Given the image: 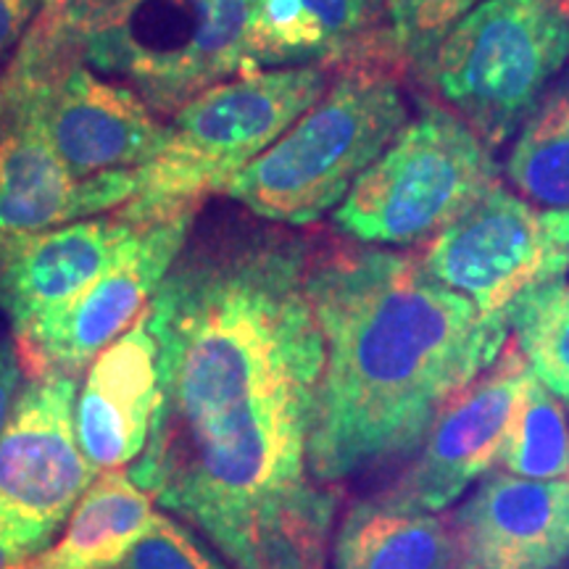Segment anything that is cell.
<instances>
[{"label": "cell", "mask_w": 569, "mask_h": 569, "mask_svg": "<svg viewBox=\"0 0 569 569\" xmlns=\"http://www.w3.org/2000/svg\"><path fill=\"white\" fill-rule=\"evenodd\" d=\"M309 261L282 232L213 234L146 311L159 393L130 478L234 569H322L336 522L309 467L327 359Z\"/></svg>", "instance_id": "obj_1"}, {"label": "cell", "mask_w": 569, "mask_h": 569, "mask_svg": "<svg viewBox=\"0 0 569 569\" xmlns=\"http://www.w3.org/2000/svg\"><path fill=\"white\" fill-rule=\"evenodd\" d=\"M325 336L309 467L330 488L419 448L451 398L501 356L509 327L411 256L340 248L306 272Z\"/></svg>", "instance_id": "obj_2"}, {"label": "cell", "mask_w": 569, "mask_h": 569, "mask_svg": "<svg viewBox=\"0 0 569 569\" xmlns=\"http://www.w3.org/2000/svg\"><path fill=\"white\" fill-rule=\"evenodd\" d=\"M251 0H42L32 30L63 59L174 113L246 74Z\"/></svg>", "instance_id": "obj_3"}, {"label": "cell", "mask_w": 569, "mask_h": 569, "mask_svg": "<svg viewBox=\"0 0 569 569\" xmlns=\"http://www.w3.org/2000/svg\"><path fill=\"white\" fill-rule=\"evenodd\" d=\"M327 88V67H284L248 71L201 90L172 113L167 142L138 169V196L122 211L138 224L198 211L206 196L224 193Z\"/></svg>", "instance_id": "obj_4"}, {"label": "cell", "mask_w": 569, "mask_h": 569, "mask_svg": "<svg viewBox=\"0 0 569 569\" xmlns=\"http://www.w3.org/2000/svg\"><path fill=\"white\" fill-rule=\"evenodd\" d=\"M407 122L396 77L351 67L224 193L267 222L311 224L338 209Z\"/></svg>", "instance_id": "obj_5"}, {"label": "cell", "mask_w": 569, "mask_h": 569, "mask_svg": "<svg viewBox=\"0 0 569 569\" xmlns=\"http://www.w3.org/2000/svg\"><path fill=\"white\" fill-rule=\"evenodd\" d=\"M567 61L569 0H486L417 71L496 148L538 111Z\"/></svg>", "instance_id": "obj_6"}, {"label": "cell", "mask_w": 569, "mask_h": 569, "mask_svg": "<svg viewBox=\"0 0 569 569\" xmlns=\"http://www.w3.org/2000/svg\"><path fill=\"white\" fill-rule=\"evenodd\" d=\"M498 180L490 146L457 111L427 103L336 209V227L369 246L438 238Z\"/></svg>", "instance_id": "obj_7"}, {"label": "cell", "mask_w": 569, "mask_h": 569, "mask_svg": "<svg viewBox=\"0 0 569 569\" xmlns=\"http://www.w3.org/2000/svg\"><path fill=\"white\" fill-rule=\"evenodd\" d=\"M0 113L38 127L80 180L146 167L169 134L138 92L63 59L34 30H27L0 77Z\"/></svg>", "instance_id": "obj_8"}, {"label": "cell", "mask_w": 569, "mask_h": 569, "mask_svg": "<svg viewBox=\"0 0 569 569\" xmlns=\"http://www.w3.org/2000/svg\"><path fill=\"white\" fill-rule=\"evenodd\" d=\"M425 269L486 315L569 267V211L543 209L493 184L425 253Z\"/></svg>", "instance_id": "obj_9"}, {"label": "cell", "mask_w": 569, "mask_h": 569, "mask_svg": "<svg viewBox=\"0 0 569 569\" xmlns=\"http://www.w3.org/2000/svg\"><path fill=\"white\" fill-rule=\"evenodd\" d=\"M74 403V377L27 375L0 436V517L34 557L98 478L77 443Z\"/></svg>", "instance_id": "obj_10"}, {"label": "cell", "mask_w": 569, "mask_h": 569, "mask_svg": "<svg viewBox=\"0 0 569 569\" xmlns=\"http://www.w3.org/2000/svg\"><path fill=\"white\" fill-rule=\"evenodd\" d=\"M198 211H184L132 234L117 259L82 293L17 332L27 375L80 377L151 306L156 290L182 253Z\"/></svg>", "instance_id": "obj_11"}, {"label": "cell", "mask_w": 569, "mask_h": 569, "mask_svg": "<svg viewBox=\"0 0 569 569\" xmlns=\"http://www.w3.org/2000/svg\"><path fill=\"white\" fill-rule=\"evenodd\" d=\"M532 377L517 343L446 403L422 451L380 498L401 511H443L498 461L511 419Z\"/></svg>", "instance_id": "obj_12"}, {"label": "cell", "mask_w": 569, "mask_h": 569, "mask_svg": "<svg viewBox=\"0 0 569 569\" xmlns=\"http://www.w3.org/2000/svg\"><path fill=\"white\" fill-rule=\"evenodd\" d=\"M448 569H559L569 559V480L501 472L448 519Z\"/></svg>", "instance_id": "obj_13"}, {"label": "cell", "mask_w": 569, "mask_h": 569, "mask_svg": "<svg viewBox=\"0 0 569 569\" xmlns=\"http://www.w3.org/2000/svg\"><path fill=\"white\" fill-rule=\"evenodd\" d=\"M138 188V169L80 180L38 127L17 113H0V246L122 209Z\"/></svg>", "instance_id": "obj_14"}, {"label": "cell", "mask_w": 569, "mask_h": 569, "mask_svg": "<svg viewBox=\"0 0 569 569\" xmlns=\"http://www.w3.org/2000/svg\"><path fill=\"white\" fill-rule=\"evenodd\" d=\"M142 227L113 209L0 246V311L13 336L82 293Z\"/></svg>", "instance_id": "obj_15"}, {"label": "cell", "mask_w": 569, "mask_h": 569, "mask_svg": "<svg viewBox=\"0 0 569 569\" xmlns=\"http://www.w3.org/2000/svg\"><path fill=\"white\" fill-rule=\"evenodd\" d=\"M159 377L146 315L92 361L74 403V432L98 472L140 457L151 427Z\"/></svg>", "instance_id": "obj_16"}, {"label": "cell", "mask_w": 569, "mask_h": 569, "mask_svg": "<svg viewBox=\"0 0 569 569\" xmlns=\"http://www.w3.org/2000/svg\"><path fill=\"white\" fill-rule=\"evenodd\" d=\"M388 46L382 0H253L246 30L248 71L330 67Z\"/></svg>", "instance_id": "obj_17"}, {"label": "cell", "mask_w": 569, "mask_h": 569, "mask_svg": "<svg viewBox=\"0 0 569 569\" xmlns=\"http://www.w3.org/2000/svg\"><path fill=\"white\" fill-rule=\"evenodd\" d=\"M153 515V498L134 486L130 472L106 469L77 501L59 543L21 569H117Z\"/></svg>", "instance_id": "obj_18"}, {"label": "cell", "mask_w": 569, "mask_h": 569, "mask_svg": "<svg viewBox=\"0 0 569 569\" xmlns=\"http://www.w3.org/2000/svg\"><path fill=\"white\" fill-rule=\"evenodd\" d=\"M448 561L446 519L401 511L380 496L351 507L336 538V569H448Z\"/></svg>", "instance_id": "obj_19"}, {"label": "cell", "mask_w": 569, "mask_h": 569, "mask_svg": "<svg viewBox=\"0 0 569 569\" xmlns=\"http://www.w3.org/2000/svg\"><path fill=\"white\" fill-rule=\"evenodd\" d=\"M509 180L528 201L569 211V84H561L525 122L507 161Z\"/></svg>", "instance_id": "obj_20"}, {"label": "cell", "mask_w": 569, "mask_h": 569, "mask_svg": "<svg viewBox=\"0 0 569 569\" xmlns=\"http://www.w3.org/2000/svg\"><path fill=\"white\" fill-rule=\"evenodd\" d=\"M501 317L532 375L553 396L569 401V280L565 274L532 284L503 306Z\"/></svg>", "instance_id": "obj_21"}, {"label": "cell", "mask_w": 569, "mask_h": 569, "mask_svg": "<svg viewBox=\"0 0 569 569\" xmlns=\"http://www.w3.org/2000/svg\"><path fill=\"white\" fill-rule=\"evenodd\" d=\"M496 465L528 480H569V422L559 396L536 375L519 398Z\"/></svg>", "instance_id": "obj_22"}, {"label": "cell", "mask_w": 569, "mask_h": 569, "mask_svg": "<svg viewBox=\"0 0 569 569\" xmlns=\"http://www.w3.org/2000/svg\"><path fill=\"white\" fill-rule=\"evenodd\" d=\"M388 48L398 61L419 69L443 34L486 0H382Z\"/></svg>", "instance_id": "obj_23"}, {"label": "cell", "mask_w": 569, "mask_h": 569, "mask_svg": "<svg viewBox=\"0 0 569 569\" xmlns=\"http://www.w3.org/2000/svg\"><path fill=\"white\" fill-rule=\"evenodd\" d=\"M117 569H224L180 522L156 511Z\"/></svg>", "instance_id": "obj_24"}, {"label": "cell", "mask_w": 569, "mask_h": 569, "mask_svg": "<svg viewBox=\"0 0 569 569\" xmlns=\"http://www.w3.org/2000/svg\"><path fill=\"white\" fill-rule=\"evenodd\" d=\"M24 380L27 372L24 361H21L17 338H3L0 340V436H3L13 401H17Z\"/></svg>", "instance_id": "obj_25"}, {"label": "cell", "mask_w": 569, "mask_h": 569, "mask_svg": "<svg viewBox=\"0 0 569 569\" xmlns=\"http://www.w3.org/2000/svg\"><path fill=\"white\" fill-rule=\"evenodd\" d=\"M42 0H0V61L13 51L40 13Z\"/></svg>", "instance_id": "obj_26"}, {"label": "cell", "mask_w": 569, "mask_h": 569, "mask_svg": "<svg viewBox=\"0 0 569 569\" xmlns=\"http://www.w3.org/2000/svg\"><path fill=\"white\" fill-rule=\"evenodd\" d=\"M34 557V553L21 543L17 532L9 528L3 517H0V569H21Z\"/></svg>", "instance_id": "obj_27"}, {"label": "cell", "mask_w": 569, "mask_h": 569, "mask_svg": "<svg viewBox=\"0 0 569 569\" xmlns=\"http://www.w3.org/2000/svg\"><path fill=\"white\" fill-rule=\"evenodd\" d=\"M251 3H253V0H251Z\"/></svg>", "instance_id": "obj_28"}]
</instances>
